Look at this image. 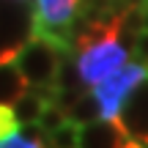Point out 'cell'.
<instances>
[{
	"mask_svg": "<svg viewBox=\"0 0 148 148\" xmlns=\"http://www.w3.org/2000/svg\"><path fill=\"white\" fill-rule=\"evenodd\" d=\"M126 5H110L96 16H88L79 30H74V55L82 85L93 88L96 82L129 63L132 44L126 38Z\"/></svg>",
	"mask_w": 148,
	"mask_h": 148,
	"instance_id": "cell-1",
	"label": "cell"
},
{
	"mask_svg": "<svg viewBox=\"0 0 148 148\" xmlns=\"http://www.w3.org/2000/svg\"><path fill=\"white\" fill-rule=\"evenodd\" d=\"M74 55L71 47H63L60 41L44 36V33L30 30V36L16 47L14 52V63L22 71V77L27 79V85L36 90H52L55 79L60 74L63 60Z\"/></svg>",
	"mask_w": 148,
	"mask_h": 148,
	"instance_id": "cell-2",
	"label": "cell"
},
{
	"mask_svg": "<svg viewBox=\"0 0 148 148\" xmlns=\"http://www.w3.org/2000/svg\"><path fill=\"white\" fill-rule=\"evenodd\" d=\"M82 3L85 0H36L30 30L44 33L74 49V22L82 11Z\"/></svg>",
	"mask_w": 148,
	"mask_h": 148,
	"instance_id": "cell-3",
	"label": "cell"
},
{
	"mask_svg": "<svg viewBox=\"0 0 148 148\" xmlns=\"http://www.w3.org/2000/svg\"><path fill=\"white\" fill-rule=\"evenodd\" d=\"M145 77H148V69L134 60V63H126L123 69H118L115 74H110L107 79L96 82L90 90H93V96L99 99L101 118L118 121V115H121V110H123V101L129 99V93H132Z\"/></svg>",
	"mask_w": 148,
	"mask_h": 148,
	"instance_id": "cell-4",
	"label": "cell"
},
{
	"mask_svg": "<svg viewBox=\"0 0 148 148\" xmlns=\"http://www.w3.org/2000/svg\"><path fill=\"white\" fill-rule=\"evenodd\" d=\"M118 123L126 129V134L134 143L145 145L148 143V77L129 93L123 101V110L118 115Z\"/></svg>",
	"mask_w": 148,
	"mask_h": 148,
	"instance_id": "cell-5",
	"label": "cell"
},
{
	"mask_svg": "<svg viewBox=\"0 0 148 148\" xmlns=\"http://www.w3.org/2000/svg\"><path fill=\"white\" fill-rule=\"evenodd\" d=\"M132 143V137L126 134V129L118 121H90L85 126H79V143L77 148H126Z\"/></svg>",
	"mask_w": 148,
	"mask_h": 148,
	"instance_id": "cell-6",
	"label": "cell"
},
{
	"mask_svg": "<svg viewBox=\"0 0 148 148\" xmlns=\"http://www.w3.org/2000/svg\"><path fill=\"white\" fill-rule=\"evenodd\" d=\"M14 52H16V47L0 52V104H14L30 88L27 79L22 77V71L14 63Z\"/></svg>",
	"mask_w": 148,
	"mask_h": 148,
	"instance_id": "cell-7",
	"label": "cell"
},
{
	"mask_svg": "<svg viewBox=\"0 0 148 148\" xmlns=\"http://www.w3.org/2000/svg\"><path fill=\"white\" fill-rule=\"evenodd\" d=\"M71 123L77 126H85L90 121H99L101 118V107H99V99L93 96V90H79V96L74 99V104L66 110Z\"/></svg>",
	"mask_w": 148,
	"mask_h": 148,
	"instance_id": "cell-8",
	"label": "cell"
},
{
	"mask_svg": "<svg viewBox=\"0 0 148 148\" xmlns=\"http://www.w3.org/2000/svg\"><path fill=\"white\" fill-rule=\"evenodd\" d=\"M79 143V126L66 121L60 129L49 132V148H77Z\"/></svg>",
	"mask_w": 148,
	"mask_h": 148,
	"instance_id": "cell-9",
	"label": "cell"
},
{
	"mask_svg": "<svg viewBox=\"0 0 148 148\" xmlns=\"http://www.w3.org/2000/svg\"><path fill=\"white\" fill-rule=\"evenodd\" d=\"M66 121H69V115H66V112L63 110H60V107L58 104H52V101H49V104L47 107H44V112H41V118H38V126H41L44 129V132H55V129H60V126H63V123Z\"/></svg>",
	"mask_w": 148,
	"mask_h": 148,
	"instance_id": "cell-10",
	"label": "cell"
},
{
	"mask_svg": "<svg viewBox=\"0 0 148 148\" xmlns=\"http://www.w3.org/2000/svg\"><path fill=\"white\" fill-rule=\"evenodd\" d=\"M14 132H19V121L14 115V107L11 104H0V140L11 137Z\"/></svg>",
	"mask_w": 148,
	"mask_h": 148,
	"instance_id": "cell-11",
	"label": "cell"
},
{
	"mask_svg": "<svg viewBox=\"0 0 148 148\" xmlns=\"http://www.w3.org/2000/svg\"><path fill=\"white\" fill-rule=\"evenodd\" d=\"M132 55L137 63H143L148 69V30H140L137 36L132 38Z\"/></svg>",
	"mask_w": 148,
	"mask_h": 148,
	"instance_id": "cell-12",
	"label": "cell"
},
{
	"mask_svg": "<svg viewBox=\"0 0 148 148\" xmlns=\"http://www.w3.org/2000/svg\"><path fill=\"white\" fill-rule=\"evenodd\" d=\"M0 148H47V145L38 143V140H30L27 134H22V132H14L11 137L0 140Z\"/></svg>",
	"mask_w": 148,
	"mask_h": 148,
	"instance_id": "cell-13",
	"label": "cell"
},
{
	"mask_svg": "<svg viewBox=\"0 0 148 148\" xmlns=\"http://www.w3.org/2000/svg\"><path fill=\"white\" fill-rule=\"evenodd\" d=\"M126 148H143V145H140V143H134V140H132V143H129Z\"/></svg>",
	"mask_w": 148,
	"mask_h": 148,
	"instance_id": "cell-14",
	"label": "cell"
},
{
	"mask_svg": "<svg viewBox=\"0 0 148 148\" xmlns=\"http://www.w3.org/2000/svg\"><path fill=\"white\" fill-rule=\"evenodd\" d=\"M143 148H148V143H145V145H143Z\"/></svg>",
	"mask_w": 148,
	"mask_h": 148,
	"instance_id": "cell-15",
	"label": "cell"
}]
</instances>
